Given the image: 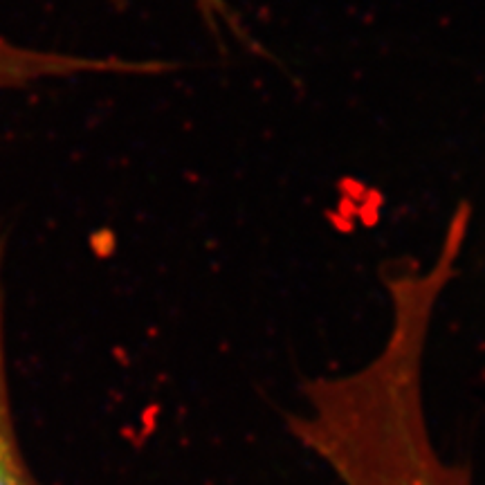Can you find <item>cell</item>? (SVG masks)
<instances>
[{"instance_id": "obj_2", "label": "cell", "mask_w": 485, "mask_h": 485, "mask_svg": "<svg viewBox=\"0 0 485 485\" xmlns=\"http://www.w3.org/2000/svg\"><path fill=\"white\" fill-rule=\"evenodd\" d=\"M5 261L7 237L0 223V485H38L27 463L18 434L16 414L12 402L7 358V288H5Z\"/></svg>"}, {"instance_id": "obj_1", "label": "cell", "mask_w": 485, "mask_h": 485, "mask_svg": "<svg viewBox=\"0 0 485 485\" xmlns=\"http://www.w3.org/2000/svg\"><path fill=\"white\" fill-rule=\"evenodd\" d=\"M165 70L156 61H126L119 56H84L68 52L38 50L0 36V93L23 90L43 81L79 75H153Z\"/></svg>"}, {"instance_id": "obj_3", "label": "cell", "mask_w": 485, "mask_h": 485, "mask_svg": "<svg viewBox=\"0 0 485 485\" xmlns=\"http://www.w3.org/2000/svg\"><path fill=\"white\" fill-rule=\"evenodd\" d=\"M198 5H200V12L205 14V18H207L211 25H214V30H220L223 23L232 25V18H229L227 9H225L223 0H198Z\"/></svg>"}]
</instances>
